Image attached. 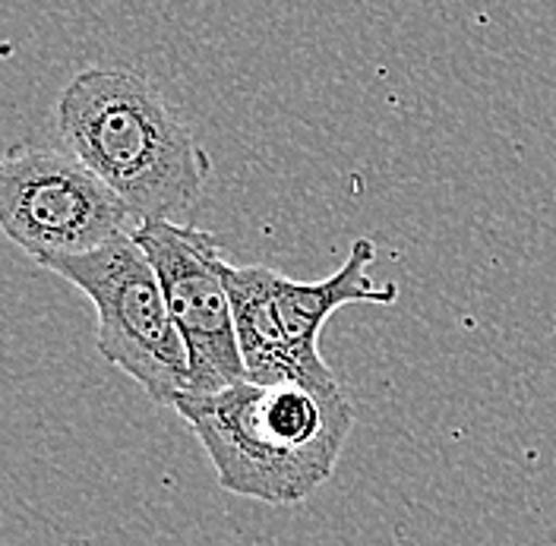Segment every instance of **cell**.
<instances>
[{
    "instance_id": "obj_1",
    "label": "cell",
    "mask_w": 556,
    "mask_h": 546,
    "mask_svg": "<svg viewBox=\"0 0 556 546\" xmlns=\"http://www.w3.org/2000/svg\"><path fill=\"white\" fill-rule=\"evenodd\" d=\"M174 410L206 448L222 490L269 506L311 499L336 474L354 427L345 389L304 382L243 379L206 395L184 392Z\"/></svg>"
},
{
    "instance_id": "obj_2",
    "label": "cell",
    "mask_w": 556,
    "mask_h": 546,
    "mask_svg": "<svg viewBox=\"0 0 556 546\" xmlns=\"http://www.w3.org/2000/svg\"><path fill=\"white\" fill-rule=\"evenodd\" d=\"M58 134L137 221L190 215L212 174L203 142L142 73L79 69L54 107Z\"/></svg>"
},
{
    "instance_id": "obj_3",
    "label": "cell",
    "mask_w": 556,
    "mask_h": 546,
    "mask_svg": "<svg viewBox=\"0 0 556 546\" xmlns=\"http://www.w3.org/2000/svg\"><path fill=\"white\" fill-rule=\"evenodd\" d=\"M377 243L357 238L348 259L319 281H298L266 266H231L228 288L247 376L253 382H304L323 392L342 389L319 354V332L348 304L399 301L395 281H374Z\"/></svg>"
},
{
    "instance_id": "obj_4",
    "label": "cell",
    "mask_w": 556,
    "mask_h": 546,
    "mask_svg": "<svg viewBox=\"0 0 556 546\" xmlns=\"http://www.w3.org/2000/svg\"><path fill=\"white\" fill-rule=\"evenodd\" d=\"M38 266L92 301L104 360L130 376L155 405L174 408L190 389V354L174 326L162 278L137 238L127 231L89 253L51 256Z\"/></svg>"
},
{
    "instance_id": "obj_5",
    "label": "cell",
    "mask_w": 556,
    "mask_h": 546,
    "mask_svg": "<svg viewBox=\"0 0 556 546\" xmlns=\"http://www.w3.org/2000/svg\"><path fill=\"white\" fill-rule=\"evenodd\" d=\"M0 225L29 259L45 263L89 253L139 221L73 152L10 145L0 162Z\"/></svg>"
},
{
    "instance_id": "obj_6",
    "label": "cell",
    "mask_w": 556,
    "mask_h": 546,
    "mask_svg": "<svg viewBox=\"0 0 556 546\" xmlns=\"http://www.w3.org/2000/svg\"><path fill=\"white\" fill-rule=\"evenodd\" d=\"M162 278L174 326L190 354V389L206 395L250 379L238 342L228 256L215 234L172 218L139 221L130 231Z\"/></svg>"
}]
</instances>
